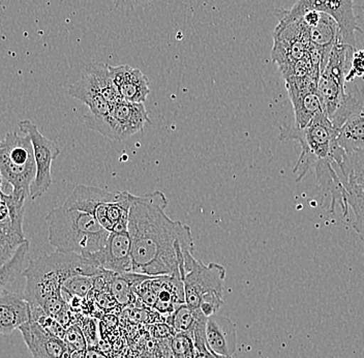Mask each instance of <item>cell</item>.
Returning <instances> with one entry per match:
<instances>
[{
  "instance_id": "cell-1",
  "label": "cell",
  "mask_w": 364,
  "mask_h": 358,
  "mask_svg": "<svg viewBox=\"0 0 364 358\" xmlns=\"http://www.w3.org/2000/svg\"><path fill=\"white\" fill-rule=\"evenodd\" d=\"M169 201L161 191L133 195L129 232L133 271L149 277H184L192 268L195 252L188 225L166 214Z\"/></svg>"
},
{
  "instance_id": "cell-2",
  "label": "cell",
  "mask_w": 364,
  "mask_h": 358,
  "mask_svg": "<svg viewBox=\"0 0 364 358\" xmlns=\"http://www.w3.org/2000/svg\"><path fill=\"white\" fill-rule=\"evenodd\" d=\"M104 271L81 255L56 251L29 262L22 273L26 278L24 295L29 305L42 307L47 300L61 296V287L70 278L97 277Z\"/></svg>"
},
{
  "instance_id": "cell-3",
  "label": "cell",
  "mask_w": 364,
  "mask_h": 358,
  "mask_svg": "<svg viewBox=\"0 0 364 358\" xmlns=\"http://www.w3.org/2000/svg\"><path fill=\"white\" fill-rule=\"evenodd\" d=\"M50 245L63 253L90 256L106 245L110 232L87 213L56 207L46 216Z\"/></svg>"
},
{
  "instance_id": "cell-4",
  "label": "cell",
  "mask_w": 364,
  "mask_h": 358,
  "mask_svg": "<svg viewBox=\"0 0 364 358\" xmlns=\"http://www.w3.org/2000/svg\"><path fill=\"white\" fill-rule=\"evenodd\" d=\"M279 139L298 141L301 145V154L293 170L296 181H301L309 170L325 162H334L340 167L346 154L338 144L336 129L324 112L318 114L304 129L283 125L279 127Z\"/></svg>"
},
{
  "instance_id": "cell-5",
  "label": "cell",
  "mask_w": 364,
  "mask_h": 358,
  "mask_svg": "<svg viewBox=\"0 0 364 358\" xmlns=\"http://www.w3.org/2000/svg\"><path fill=\"white\" fill-rule=\"evenodd\" d=\"M0 175L11 184V191L24 193L31 197L36 166L33 143L26 133L20 135L13 131L4 137L0 152Z\"/></svg>"
},
{
  "instance_id": "cell-6",
  "label": "cell",
  "mask_w": 364,
  "mask_h": 358,
  "mask_svg": "<svg viewBox=\"0 0 364 358\" xmlns=\"http://www.w3.org/2000/svg\"><path fill=\"white\" fill-rule=\"evenodd\" d=\"M150 122L144 104L120 101L114 105L106 116L86 114L84 123L88 129L97 132L112 141H124L144 130Z\"/></svg>"
},
{
  "instance_id": "cell-7",
  "label": "cell",
  "mask_w": 364,
  "mask_h": 358,
  "mask_svg": "<svg viewBox=\"0 0 364 358\" xmlns=\"http://www.w3.org/2000/svg\"><path fill=\"white\" fill-rule=\"evenodd\" d=\"M309 11L331 16L341 29V43L356 48V33H363L354 14V0H298L290 10L277 11L279 22L292 23L301 19Z\"/></svg>"
},
{
  "instance_id": "cell-8",
  "label": "cell",
  "mask_w": 364,
  "mask_h": 358,
  "mask_svg": "<svg viewBox=\"0 0 364 358\" xmlns=\"http://www.w3.org/2000/svg\"><path fill=\"white\" fill-rule=\"evenodd\" d=\"M338 144L346 154L364 148V90L355 86L346 93L336 113L329 118Z\"/></svg>"
},
{
  "instance_id": "cell-9",
  "label": "cell",
  "mask_w": 364,
  "mask_h": 358,
  "mask_svg": "<svg viewBox=\"0 0 364 358\" xmlns=\"http://www.w3.org/2000/svg\"><path fill=\"white\" fill-rule=\"evenodd\" d=\"M20 131L31 137L33 143L36 175L31 188V200L38 199L52 186V164L60 154V148L54 141L38 131V127L31 120H21L18 125Z\"/></svg>"
},
{
  "instance_id": "cell-10",
  "label": "cell",
  "mask_w": 364,
  "mask_h": 358,
  "mask_svg": "<svg viewBox=\"0 0 364 358\" xmlns=\"http://www.w3.org/2000/svg\"><path fill=\"white\" fill-rule=\"evenodd\" d=\"M226 268L215 262L205 264L201 260L195 259L192 268L186 273L183 279L186 303L192 310L200 307L202 296L211 292L224 291Z\"/></svg>"
},
{
  "instance_id": "cell-11",
  "label": "cell",
  "mask_w": 364,
  "mask_h": 358,
  "mask_svg": "<svg viewBox=\"0 0 364 358\" xmlns=\"http://www.w3.org/2000/svg\"><path fill=\"white\" fill-rule=\"evenodd\" d=\"M286 88L294 110L295 127L304 129L323 112L318 82L311 78L292 80L286 82Z\"/></svg>"
},
{
  "instance_id": "cell-12",
  "label": "cell",
  "mask_w": 364,
  "mask_h": 358,
  "mask_svg": "<svg viewBox=\"0 0 364 358\" xmlns=\"http://www.w3.org/2000/svg\"><path fill=\"white\" fill-rule=\"evenodd\" d=\"M86 258L102 270L116 273H134L129 232L110 233L104 248Z\"/></svg>"
},
{
  "instance_id": "cell-13",
  "label": "cell",
  "mask_w": 364,
  "mask_h": 358,
  "mask_svg": "<svg viewBox=\"0 0 364 358\" xmlns=\"http://www.w3.org/2000/svg\"><path fill=\"white\" fill-rule=\"evenodd\" d=\"M109 70L124 101L145 104L150 93L149 80L140 68L129 65H109Z\"/></svg>"
},
{
  "instance_id": "cell-14",
  "label": "cell",
  "mask_w": 364,
  "mask_h": 358,
  "mask_svg": "<svg viewBox=\"0 0 364 358\" xmlns=\"http://www.w3.org/2000/svg\"><path fill=\"white\" fill-rule=\"evenodd\" d=\"M19 330L33 358H65L70 353L63 339L46 332L33 319L23 325Z\"/></svg>"
},
{
  "instance_id": "cell-15",
  "label": "cell",
  "mask_w": 364,
  "mask_h": 358,
  "mask_svg": "<svg viewBox=\"0 0 364 358\" xmlns=\"http://www.w3.org/2000/svg\"><path fill=\"white\" fill-rule=\"evenodd\" d=\"M206 344L210 352L231 357L237 348V334L233 321L225 315L216 313L206 321Z\"/></svg>"
},
{
  "instance_id": "cell-16",
  "label": "cell",
  "mask_w": 364,
  "mask_h": 358,
  "mask_svg": "<svg viewBox=\"0 0 364 358\" xmlns=\"http://www.w3.org/2000/svg\"><path fill=\"white\" fill-rule=\"evenodd\" d=\"M68 95L84 102L90 108V114L95 116L108 115L112 108L102 95L99 82L90 65L84 68L78 81L70 86Z\"/></svg>"
},
{
  "instance_id": "cell-17",
  "label": "cell",
  "mask_w": 364,
  "mask_h": 358,
  "mask_svg": "<svg viewBox=\"0 0 364 358\" xmlns=\"http://www.w3.org/2000/svg\"><path fill=\"white\" fill-rule=\"evenodd\" d=\"M31 320V305L24 293L6 290L0 296V335L8 336Z\"/></svg>"
},
{
  "instance_id": "cell-18",
  "label": "cell",
  "mask_w": 364,
  "mask_h": 358,
  "mask_svg": "<svg viewBox=\"0 0 364 358\" xmlns=\"http://www.w3.org/2000/svg\"><path fill=\"white\" fill-rule=\"evenodd\" d=\"M149 278L151 277L136 273H116L105 270L102 273V279L119 307H129L138 302L136 290Z\"/></svg>"
},
{
  "instance_id": "cell-19",
  "label": "cell",
  "mask_w": 364,
  "mask_h": 358,
  "mask_svg": "<svg viewBox=\"0 0 364 358\" xmlns=\"http://www.w3.org/2000/svg\"><path fill=\"white\" fill-rule=\"evenodd\" d=\"M120 191H109L97 186L79 184L72 191L63 206L68 209H76L92 216L102 203L113 201L119 197Z\"/></svg>"
},
{
  "instance_id": "cell-20",
  "label": "cell",
  "mask_w": 364,
  "mask_h": 358,
  "mask_svg": "<svg viewBox=\"0 0 364 358\" xmlns=\"http://www.w3.org/2000/svg\"><path fill=\"white\" fill-rule=\"evenodd\" d=\"M29 254V241H25L18 248L13 258L0 268V296L6 291L11 283L21 275L25 270L27 257Z\"/></svg>"
},
{
  "instance_id": "cell-21",
  "label": "cell",
  "mask_w": 364,
  "mask_h": 358,
  "mask_svg": "<svg viewBox=\"0 0 364 358\" xmlns=\"http://www.w3.org/2000/svg\"><path fill=\"white\" fill-rule=\"evenodd\" d=\"M340 169L346 184L364 191V148L346 154Z\"/></svg>"
},
{
  "instance_id": "cell-22",
  "label": "cell",
  "mask_w": 364,
  "mask_h": 358,
  "mask_svg": "<svg viewBox=\"0 0 364 358\" xmlns=\"http://www.w3.org/2000/svg\"><path fill=\"white\" fill-rule=\"evenodd\" d=\"M198 310H192L186 303H182L168 316L167 323L173 328L175 335H186L192 339L197 325Z\"/></svg>"
},
{
  "instance_id": "cell-23",
  "label": "cell",
  "mask_w": 364,
  "mask_h": 358,
  "mask_svg": "<svg viewBox=\"0 0 364 358\" xmlns=\"http://www.w3.org/2000/svg\"><path fill=\"white\" fill-rule=\"evenodd\" d=\"M29 196L24 193H16L11 191L6 194L4 201L8 205L9 213H10L11 224L13 231L16 236L25 238L23 231V220H24L25 202Z\"/></svg>"
},
{
  "instance_id": "cell-24",
  "label": "cell",
  "mask_w": 364,
  "mask_h": 358,
  "mask_svg": "<svg viewBox=\"0 0 364 358\" xmlns=\"http://www.w3.org/2000/svg\"><path fill=\"white\" fill-rule=\"evenodd\" d=\"M97 277L79 275L65 280L63 287H61V296H63L65 302L68 303L70 298H74V296L85 298L95 288Z\"/></svg>"
},
{
  "instance_id": "cell-25",
  "label": "cell",
  "mask_w": 364,
  "mask_h": 358,
  "mask_svg": "<svg viewBox=\"0 0 364 358\" xmlns=\"http://www.w3.org/2000/svg\"><path fill=\"white\" fill-rule=\"evenodd\" d=\"M346 186L348 191V205L355 214L353 229L364 243V191L353 184H346Z\"/></svg>"
},
{
  "instance_id": "cell-26",
  "label": "cell",
  "mask_w": 364,
  "mask_h": 358,
  "mask_svg": "<svg viewBox=\"0 0 364 358\" xmlns=\"http://www.w3.org/2000/svg\"><path fill=\"white\" fill-rule=\"evenodd\" d=\"M63 341L70 352H82L87 348V341L78 325H73L67 328Z\"/></svg>"
},
{
  "instance_id": "cell-27",
  "label": "cell",
  "mask_w": 364,
  "mask_h": 358,
  "mask_svg": "<svg viewBox=\"0 0 364 358\" xmlns=\"http://www.w3.org/2000/svg\"><path fill=\"white\" fill-rule=\"evenodd\" d=\"M223 303H224L223 293H220V292H211V293H207L202 296L199 309L208 318V317L218 313Z\"/></svg>"
},
{
  "instance_id": "cell-28",
  "label": "cell",
  "mask_w": 364,
  "mask_h": 358,
  "mask_svg": "<svg viewBox=\"0 0 364 358\" xmlns=\"http://www.w3.org/2000/svg\"><path fill=\"white\" fill-rule=\"evenodd\" d=\"M21 243L9 239H0V268L10 261Z\"/></svg>"
},
{
  "instance_id": "cell-29",
  "label": "cell",
  "mask_w": 364,
  "mask_h": 358,
  "mask_svg": "<svg viewBox=\"0 0 364 358\" xmlns=\"http://www.w3.org/2000/svg\"><path fill=\"white\" fill-rule=\"evenodd\" d=\"M364 75V49L355 52L353 57L351 68L347 76L348 82H352L357 77H363Z\"/></svg>"
},
{
  "instance_id": "cell-30",
  "label": "cell",
  "mask_w": 364,
  "mask_h": 358,
  "mask_svg": "<svg viewBox=\"0 0 364 358\" xmlns=\"http://www.w3.org/2000/svg\"><path fill=\"white\" fill-rule=\"evenodd\" d=\"M117 8L125 9V10H134L140 6H147L151 4L154 0H112Z\"/></svg>"
},
{
  "instance_id": "cell-31",
  "label": "cell",
  "mask_w": 364,
  "mask_h": 358,
  "mask_svg": "<svg viewBox=\"0 0 364 358\" xmlns=\"http://www.w3.org/2000/svg\"><path fill=\"white\" fill-rule=\"evenodd\" d=\"M82 330H83L84 336L86 337L87 344L88 342H90V343L97 342V327H95L93 321H86L85 325H84V328H82Z\"/></svg>"
},
{
  "instance_id": "cell-32",
  "label": "cell",
  "mask_w": 364,
  "mask_h": 358,
  "mask_svg": "<svg viewBox=\"0 0 364 358\" xmlns=\"http://www.w3.org/2000/svg\"><path fill=\"white\" fill-rule=\"evenodd\" d=\"M0 239H9V241H19V243H24L26 241V238L16 236L10 226L4 225H0Z\"/></svg>"
},
{
  "instance_id": "cell-33",
  "label": "cell",
  "mask_w": 364,
  "mask_h": 358,
  "mask_svg": "<svg viewBox=\"0 0 364 358\" xmlns=\"http://www.w3.org/2000/svg\"><path fill=\"white\" fill-rule=\"evenodd\" d=\"M154 337H168L169 336H174L175 332L173 328L169 325H154Z\"/></svg>"
},
{
  "instance_id": "cell-34",
  "label": "cell",
  "mask_w": 364,
  "mask_h": 358,
  "mask_svg": "<svg viewBox=\"0 0 364 358\" xmlns=\"http://www.w3.org/2000/svg\"><path fill=\"white\" fill-rule=\"evenodd\" d=\"M4 197H6V196H4ZM0 225L10 226V227H11L10 213H9L8 205H6V201H4V199H0ZM11 229H13V228H11ZM14 233H15V232H14Z\"/></svg>"
},
{
  "instance_id": "cell-35",
  "label": "cell",
  "mask_w": 364,
  "mask_h": 358,
  "mask_svg": "<svg viewBox=\"0 0 364 358\" xmlns=\"http://www.w3.org/2000/svg\"><path fill=\"white\" fill-rule=\"evenodd\" d=\"M213 353L210 351H199L195 348V353H193V358H211Z\"/></svg>"
},
{
  "instance_id": "cell-36",
  "label": "cell",
  "mask_w": 364,
  "mask_h": 358,
  "mask_svg": "<svg viewBox=\"0 0 364 358\" xmlns=\"http://www.w3.org/2000/svg\"><path fill=\"white\" fill-rule=\"evenodd\" d=\"M4 196H6V193L2 191V177L0 175V199H4Z\"/></svg>"
},
{
  "instance_id": "cell-37",
  "label": "cell",
  "mask_w": 364,
  "mask_h": 358,
  "mask_svg": "<svg viewBox=\"0 0 364 358\" xmlns=\"http://www.w3.org/2000/svg\"><path fill=\"white\" fill-rule=\"evenodd\" d=\"M213 353V352H211ZM211 358H230L226 357H220V355L215 354V353H213V355H211Z\"/></svg>"
},
{
  "instance_id": "cell-38",
  "label": "cell",
  "mask_w": 364,
  "mask_h": 358,
  "mask_svg": "<svg viewBox=\"0 0 364 358\" xmlns=\"http://www.w3.org/2000/svg\"><path fill=\"white\" fill-rule=\"evenodd\" d=\"M1 148H2V141L0 140V152H1Z\"/></svg>"
},
{
  "instance_id": "cell-39",
  "label": "cell",
  "mask_w": 364,
  "mask_h": 358,
  "mask_svg": "<svg viewBox=\"0 0 364 358\" xmlns=\"http://www.w3.org/2000/svg\"><path fill=\"white\" fill-rule=\"evenodd\" d=\"M145 358H149V357H145Z\"/></svg>"
}]
</instances>
